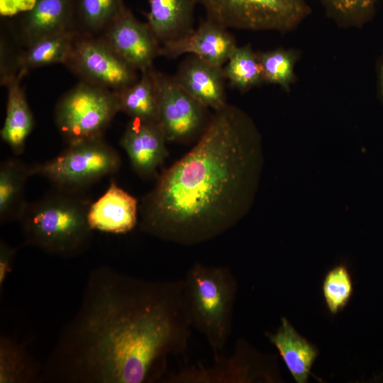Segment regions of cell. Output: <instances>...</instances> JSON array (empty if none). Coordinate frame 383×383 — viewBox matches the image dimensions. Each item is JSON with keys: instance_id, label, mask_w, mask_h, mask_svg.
I'll list each match as a JSON object with an SVG mask.
<instances>
[{"instance_id": "20", "label": "cell", "mask_w": 383, "mask_h": 383, "mask_svg": "<svg viewBox=\"0 0 383 383\" xmlns=\"http://www.w3.org/2000/svg\"><path fill=\"white\" fill-rule=\"evenodd\" d=\"M79 31L70 30L43 38L25 48L15 58L17 73L52 64H65Z\"/></svg>"}, {"instance_id": "26", "label": "cell", "mask_w": 383, "mask_h": 383, "mask_svg": "<svg viewBox=\"0 0 383 383\" xmlns=\"http://www.w3.org/2000/svg\"><path fill=\"white\" fill-rule=\"evenodd\" d=\"M264 83L279 85L289 91L296 81L295 65L299 52L294 49L278 48L258 52Z\"/></svg>"}, {"instance_id": "3", "label": "cell", "mask_w": 383, "mask_h": 383, "mask_svg": "<svg viewBox=\"0 0 383 383\" xmlns=\"http://www.w3.org/2000/svg\"><path fill=\"white\" fill-rule=\"evenodd\" d=\"M237 292V279L226 266L196 262L183 279L185 315L206 338L213 358L224 354L231 335Z\"/></svg>"}, {"instance_id": "12", "label": "cell", "mask_w": 383, "mask_h": 383, "mask_svg": "<svg viewBox=\"0 0 383 383\" xmlns=\"http://www.w3.org/2000/svg\"><path fill=\"white\" fill-rule=\"evenodd\" d=\"M237 47L227 28L206 18L185 37L161 45L160 55L176 58L184 54L194 55L223 67Z\"/></svg>"}, {"instance_id": "7", "label": "cell", "mask_w": 383, "mask_h": 383, "mask_svg": "<svg viewBox=\"0 0 383 383\" xmlns=\"http://www.w3.org/2000/svg\"><path fill=\"white\" fill-rule=\"evenodd\" d=\"M206 18L226 28L252 31L295 30L311 13L306 0H196Z\"/></svg>"}, {"instance_id": "23", "label": "cell", "mask_w": 383, "mask_h": 383, "mask_svg": "<svg viewBox=\"0 0 383 383\" xmlns=\"http://www.w3.org/2000/svg\"><path fill=\"white\" fill-rule=\"evenodd\" d=\"M151 70L140 72L136 82L116 92L120 111L132 119L158 122L157 99Z\"/></svg>"}, {"instance_id": "6", "label": "cell", "mask_w": 383, "mask_h": 383, "mask_svg": "<svg viewBox=\"0 0 383 383\" xmlns=\"http://www.w3.org/2000/svg\"><path fill=\"white\" fill-rule=\"evenodd\" d=\"M118 112L116 92L80 81L58 101L54 119L60 135L69 145L104 138Z\"/></svg>"}, {"instance_id": "5", "label": "cell", "mask_w": 383, "mask_h": 383, "mask_svg": "<svg viewBox=\"0 0 383 383\" xmlns=\"http://www.w3.org/2000/svg\"><path fill=\"white\" fill-rule=\"evenodd\" d=\"M121 165L118 152L101 138L69 144L52 159L29 167V174L46 179L57 189L77 192L116 173Z\"/></svg>"}, {"instance_id": "2", "label": "cell", "mask_w": 383, "mask_h": 383, "mask_svg": "<svg viewBox=\"0 0 383 383\" xmlns=\"http://www.w3.org/2000/svg\"><path fill=\"white\" fill-rule=\"evenodd\" d=\"M264 165L262 136L240 108L226 104L196 145L158 176L139 206V226L163 241L192 246L211 240L250 211Z\"/></svg>"}, {"instance_id": "30", "label": "cell", "mask_w": 383, "mask_h": 383, "mask_svg": "<svg viewBox=\"0 0 383 383\" xmlns=\"http://www.w3.org/2000/svg\"><path fill=\"white\" fill-rule=\"evenodd\" d=\"M377 90L380 101L383 104V54L380 58L377 70Z\"/></svg>"}, {"instance_id": "24", "label": "cell", "mask_w": 383, "mask_h": 383, "mask_svg": "<svg viewBox=\"0 0 383 383\" xmlns=\"http://www.w3.org/2000/svg\"><path fill=\"white\" fill-rule=\"evenodd\" d=\"M79 33L100 35L126 7L123 0H74Z\"/></svg>"}, {"instance_id": "14", "label": "cell", "mask_w": 383, "mask_h": 383, "mask_svg": "<svg viewBox=\"0 0 383 383\" xmlns=\"http://www.w3.org/2000/svg\"><path fill=\"white\" fill-rule=\"evenodd\" d=\"M77 30L74 0H35L22 15L17 35L25 48L60 32Z\"/></svg>"}, {"instance_id": "1", "label": "cell", "mask_w": 383, "mask_h": 383, "mask_svg": "<svg viewBox=\"0 0 383 383\" xmlns=\"http://www.w3.org/2000/svg\"><path fill=\"white\" fill-rule=\"evenodd\" d=\"M182 289L183 279L149 281L109 267L94 269L39 382L164 380L169 357L185 353L191 335Z\"/></svg>"}, {"instance_id": "22", "label": "cell", "mask_w": 383, "mask_h": 383, "mask_svg": "<svg viewBox=\"0 0 383 383\" xmlns=\"http://www.w3.org/2000/svg\"><path fill=\"white\" fill-rule=\"evenodd\" d=\"M42 369L26 346L11 337L1 335L0 383L38 382Z\"/></svg>"}, {"instance_id": "21", "label": "cell", "mask_w": 383, "mask_h": 383, "mask_svg": "<svg viewBox=\"0 0 383 383\" xmlns=\"http://www.w3.org/2000/svg\"><path fill=\"white\" fill-rule=\"evenodd\" d=\"M29 167L8 159L0 167V221H19L27 205L24 193Z\"/></svg>"}, {"instance_id": "25", "label": "cell", "mask_w": 383, "mask_h": 383, "mask_svg": "<svg viewBox=\"0 0 383 383\" xmlns=\"http://www.w3.org/2000/svg\"><path fill=\"white\" fill-rule=\"evenodd\" d=\"M223 73L230 84L241 91L264 83L258 52L250 44L235 49L223 67Z\"/></svg>"}, {"instance_id": "28", "label": "cell", "mask_w": 383, "mask_h": 383, "mask_svg": "<svg viewBox=\"0 0 383 383\" xmlns=\"http://www.w3.org/2000/svg\"><path fill=\"white\" fill-rule=\"evenodd\" d=\"M322 294L328 311L335 315L348 304L353 294V283L345 264L331 267L324 275Z\"/></svg>"}, {"instance_id": "13", "label": "cell", "mask_w": 383, "mask_h": 383, "mask_svg": "<svg viewBox=\"0 0 383 383\" xmlns=\"http://www.w3.org/2000/svg\"><path fill=\"white\" fill-rule=\"evenodd\" d=\"M167 142L158 122L132 118L120 140L133 170L144 178L155 176L167 158Z\"/></svg>"}, {"instance_id": "17", "label": "cell", "mask_w": 383, "mask_h": 383, "mask_svg": "<svg viewBox=\"0 0 383 383\" xmlns=\"http://www.w3.org/2000/svg\"><path fill=\"white\" fill-rule=\"evenodd\" d=\"M147 23L160 45L177 40L194 30L196 0H148Z\"/></svg>"}, {"instance_id": "8", "label": "cell", "mask_w": 383, "mask_h": 383, "mask_svg": "<svg viewBox=\"0 0 383 383\" xmlns=\"http://www.w3.org/2000/svg\"><path fill=\"white\" fill-rule=\"evenodd\" d=\"M64 65L81 81L115 92L138 80L137 70L121 57L100 36L78 32Z\"/></svg>"}, {"instance_id": "29", "label": "cell", "mask_w": 383, "mask_h": 383, "mask_svg": "<svg viewBox=\"0 0 383 383\" xmlns=\"http://www.w3.org/2000/svg\"><path fill=\"white\" fill-rule=\"evenodd\" d=\"M16 248L9 245L4 241L0 243V290L9 274L11 272L16 254Z\"/></svg>"}, {"instance_id": "4", "label": "cell", "mask_w": 383, "mask_h": 383, "mask_svg": "<svg viewBox=\"0 0 383 383\" xmlns=\"http://www.w3.org/2000/svg\"><path fill=\"white\" fill-rule=\"evenodd\" d=\"M90 204L77 192L60 189L28 203L19 220L26 243L62 257L82 253L93 235L87 219Z\"/></svg>"}, {"instance_id": "9", "label": "cell", "mask_w": 383, "mask_h": 383, "mask_svg": "<svg viewBox=\"0 0 383 383\" xmlns=\"http://www.w3.org/2000/svg\"><path fill=\"white\" fill-rule=\"evenodd\" d=\"M158 106V123L167 142L185 143L201 135L209 120L207 108L188 94L173 77L152 67Z\"/></svg>"}, {"instance_id": "10", "label": "cell", "mask_w": 383, "mask_h": 383, "mask_svg": "<svg viewBox=\"0 0 383 383\" xmlns=\"http://www.w3.org/2000/svg\"><path fill=\"white\" fill-rule=\"evenodd\" d=\"M212 365L186 366L167 374V383H242L255 380H274L264 358L238 340L233 354L213 358Z\"/></svg>"}, {"instance_id": "16", "label": "cell", "mask_w": 383, "mask_h": 383, "mask_svg": "<svg viewBox=\"0 0 383 383\" xmlns=\"http://www.w3.org/2000/svg\"><path fill=\"white\" fill-rule=\"evenodd\" d=\"M173 78L188 94L207 109L216 111L227 104L223 67L189 55L181 62Z\"/></svg>"}, {"instance_id": "18", "label": "cell", "mask_w": 383, "mask_h": 383, "mask_svg": "<svg viewBox=\"0 0 383 383\" xmlns=\"http://www.w3.org/2000/svg\"><path fill=\"white\" fill-rule=\"evenodd\" d=\"M24 75L23 73L12 74L1 82L7 89V102L1 138L16 155L23 152L26 140L34 126L32 111L21 86Z\"/></svg>"}, {"instance_id": "15", "label": "cell", "mask_w": 383, "mask_h": 383, "mask_svg": "<svg viewBox=\"0 0 383 383\" xmlns=\"http://www.w3.org/2000/svg\"><path fill=\"white\" fill-rule=\"evenodd\" d=\"M92 231L123 234L139 222V206L135 197L111 181L104 194L91 203L87 215Z\"/></svg>"}, {"instance_id": "27", "label": "cell", "mask_w": 383, "mask_h": 383, "mask_svg": "<svg viewBox=\"0 0 383 383\" xmlns=\"http://www.w3.org/2000/svg\"><path fill=\"white\" fill-rule=\"evenodd\" d=\"M379 0H318L327 16L344 28H362L371 21Z\"/></svg>"}, {"instance_id": "11", "label": "cell", "mask_w": 383, "mask_h": 383, "mask_svg": "<svg viewBox=\"0 0 383 383\" xmlns=\"http://www.w3.org/2000/svg\"><path fill=\"white\" fill-rule=\"evenodd\" d=\"M128 64L145 72L160 55V45L148 24L138 21L127 7L99 35Z\"/></svg>"}, {"instance_id": "19", "label": "cell", "mask_w": 383, "mask_h": 383, "mask_svg": "<svg viewBox=\"0 0 383 383\" xmlns=\"http://www.w3.org/2000/svg\"><path fill=\"white\" fill-rule=\"evenodd\" d=\"M267 336L294 380L297 383L307 382L319 354L318 348L301 335L285 317L281 318L277 331L267 333Z\"/></svg>"}]
</instances>
